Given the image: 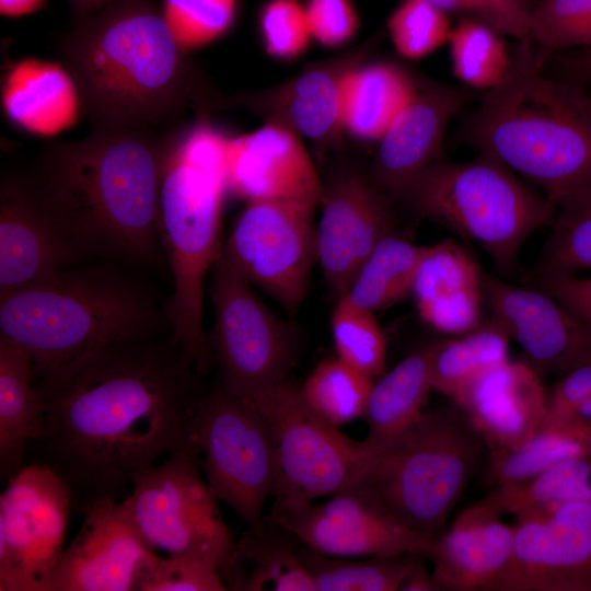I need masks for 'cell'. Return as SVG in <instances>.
<instances>
[{
  "label": "cell",
  "mask_w": 591,
  "mask_h": 591,
  "mask_svg": "<svg viewBox=\"0 0 591 591\" xmlns=\"http://www.w3.org/2000/svg\"><path fill=\"white\" fill-rule=\"evenodd\" d=\"M201 375L172 335H154L106 345L35 379L47 420L39 462L68 484L73 508L118 500L135 473L195 447Z\"/></svg>",
  "instance_id": "obj_1"
},
{
  "label": "cell",
  "mask_w": 591,
  "mask_h": 591,
  "mask_svg": "<svg viewBox=\"0 0 591 591\" xmlns=\"http://www.w3.org/2000/svg\"><path fill=\"white\" fill-rule=\"evenodd\" d=\"M183 131L92 128L81 140L50 146L28 178L31 188L81 257L155 263L163 252L161 183Z\"/></svg>",
  "instance_id": "obj_2"
},
{
  "label": "cell",
  "mask_w": 591,
  "mask_h": 591,
  "mask_svg": "<svg viewBox=\"0 0 591 591\" xmlns=\"http://www.w3.org/2000/svg\"><path fill=\"white\" fill-rule=\"evenodd\" d=\"M59 51L92 128H172L190 101L205 111L215 101L153 0L76 18Z\"/></svg>",
  "instance_id": "obj_3"
},
{
  "label": "cell",
  "mask_w": 591,
  "mask_h": 591,
  "mask_svg": "<svg viewBox=\"0 0 591 591\" xmlns=\"http://www.w3.org/2000/svg\"><path fill=\"white\" fill-rule=\"evenodd\" d=\"M461 136L556 207L591 185V91L551 77L530 37L511 51L506 79L480 93Z\"/></svg>",
  "instance_id": "obj_4"
},
{
  "label": "cell",
  "mask_w": 591,
  "mask_h": 591,
  "mask_svg": "<svg viewBox=\"0 0 591 591\" xmlns=\"http://www.w3.org/2000/svg\"><path fill=\"white\" fill-rule=\"evenodd\" d=\"M228 141L205 119L185 129L167 160L159 197V234L173 278L164 314L174 341L204 375L213 363L202 318L205 280L222 252Z\"/></svg>",
  "instance_id": "obj_5"
},
{
  "label": "cell",
  "mask_w": 591,
  "mask_h": 591,
  "mask_svg": "<svg viewBox=\"0 0 591 591\" xmlns=\"http://www.w3.org/2000/svg\"><path fill=\"white\" fill-rule=\"evenodd\" d=\"M153 299L104 268L69 267L0 296V336L32 357L35 379L114 343L155 335Z\"/></svg>",
  "instance_id": "obj_6"
},
{
  "label": "cell",
  "mask_w": 591,
  "mask_h": 591,
  "mask_svg": "<svg viewBox=\"0 0 591 591\" xmlns=\"http://www.w3.org/2000/svg\"><path fill=\"white\" fill-rule=\"evenodd\" d=\"M397 206L478 243L503 275L518 268L522 246L552 225L557 207L499 160H439L392 196Z\"/></svg>",
  "instance_id": "obj_7"
},
{
  "label": "cell",
  "mask_w": 591,
  "mask_h": 591,
  "mask_svg": "<svg viewBox=\"0 0 591 591\" xmlns=\"http://www.w3.org/2000/svg\"><path fill=\"white\" fill-rule=\"evenodd\" d=\"M484 445L455 404L436 407L380 451L352 486L410 530L438 536L464 493Z\"/></svg>",
  "instance_id": "obj_8"
},
{
  "label": "cell",
  "mask_w": 591,
  "mask_h": 591,
  "mask_svg": "<svg viewBox=\"0 0 591 591\" xmlns=\"http://www.w3.org/2000/svg\"><path fill=\"white\" fill-rule=\"evenodd\" d=\"M265 416L277 461L270 513L355 485L380 452L318 416L289 380L247 397Z\"/></svg>",
  "instance_id": "obj_9"
},
{
  "label": "cell",
  "mask_w": 591,
  "mask_h": 591,
  "mask_svg": "<svg viewBox=\"0 0 591 591\" xmlns=\"http://www.w3.org/2000/svg\"><path fill=\"white\" fill-rule=\"evenodd\" d=\"M199 462L196 447L175 452L135 473L125 499L137 530L154 553L197 557L223 576L235 542L219 499L198 471Z\"/></svg>",
  "instance_id": "obj_10"
},
{
  "label": "cell",
  "mask_w": 591,
  "mask_h": 591,
  "mask_svg": "<svg viewBox=\"0 0 591 591\" xmlns=\"http://www.w3.org/2000/svg\"><path fill=\"white\" fill-rule=\"evenodd\" d=\"M193 442L217 498L248 528L259 525L278 477L273 436L262 412L218 381L201 399Z\"/></svg>",
  "instance_id": "obj_11"
},
{
  "label": "cell",
  "mask_w": 591,
  "mask_h": 591,
  "mask_svg": "<svg viewBox=\"0 0 591 591\" xmlns=\"http://www.w3.org/2000/svg\"><path fill=\"white\" fill-rule=\"evenodd\" d=\"M252 286L221 252L211 273L215 322L208 344L219 382L245 398L286 380L296 357L292 328L268 310Z\"/></svg>",
  "instance_id": "obj_12"
},
{
  "label": "cell",
  "mask_w": 591,
  "mask_h": 591,
  "mask_svg": "<svg viewBox=\"0 0 591 591\" xmlns=\"http://www.w3.org/2000/svg\"><path fill=\"white\" fill-rule=\"evenodd\" d=\"M73 508L68 484L49 465H23L0 496V590L47 591L66 548Z\"/></svg>",
  "instance_id": "obj_13"
},
{
  "label": "cell",
  "mask_w": 591,
  "mask_h": 591,
  "mask_svg": "<svg viewBox=\"0 0 591 591\" xmlns=\"http://www.w3.org/2000/svg\"><path fill=\"white\" fill-rule=\"evenodd\" d=\"M316 207L298 200L247 202L222 246L225 259L245 279L291 314L303 303L317 262Z\"/></svg>",
  "instance_id": "obj_14"
},
{
  "label": "cell",
  "mask_w": 591,
  "mask_h": 591,
  "mask_svg": "<svg viewBox=\"0 0 591 591\" xmlns=\"http://www.w3.org/2000/svg\"><path fill=\"white\" fill-rule=\"evenodd\" d=\"M381 34L337 56L306 65L293 77L246 93L218 99L212 109L243 108L308 139L316 154L333 158L345 151L343 112L348 82L372 58Z\"/></svg>",
  "instance_id": "obj_15"
},
{
  "label": "cell",
  "mask_w": 591,
  "mask_h": 591,
  "mask_svg": "<svg viewBox=\"0 0 591 591\" xmlns=\"http://www.w3.org/2000/svg\"><path fill=\"white\" fill-rule=\"evenodd\" d=\"M323 179L316 257L329 289L341 298L376 244L393 234L397 205L370 167L334 155Z\"/></svg>",
  "instance_id": "obj_16"
},
{
  "label": "cell",
  "mask_w": 591,
  "mask_h": 591,
  "mask_svg": "<svg viewBox=\"0 0 591 591\" xmlns=\"http://www.w3.org/2000/svg\"><path fill=\"white\" fill-rule=\"evenodd\" d=\"M515 517L512 557L488 591H591V502Z\"/></svg>",
  "instance_id": "obj_17"
},
{
  "label": "cell",
  "mask_w": 591,
  "mask_h": 591,
  "mask_svg": "<svg viewBox=\"0 0 591 591\" xmlns=\"http://www.w3.org/2000/svg\"><path fill=\"white\" fill-rule=\"evenodd\" d=\"M268 517L301 543L335 557L416 554L431 558L437 540L405 526L356 486L322 503H299Z\"/></svg>",
  "instance_id": "obj_18"
},
{
  "label": "cell",
  "mask_w": 591,
  "mask_h": 591,
  "mask_svg": "<svg viewBox=\"0 0 591 591\" xmlns=\"http://www.w3.org/2000/svg\"><path fill=\"white\" fill-rule=\"evenodd\" d=\"M76 537L65 548L47 591H131L155 554L143 541L126 499L86 503Z\"/></svg>",
  "instance_id": "obj_19"
},
{
  "label": "cell",
  "mask_w": 591,
  "mask_h": 591,
  "mask_svg": "<svg viewBox=\"0 0 591 591\" xmlns=\"http://www.w3.org/2000/svg\"><path fill=\"white\" fill-rule=\"evenodd\" d=\"M480 93L414 71L406 103L378 142L370 166L376 184L392 196L415 175L441 160L448 126Z\"/></svg>",
  "instance_id": "obj_20"
},
{
  "label": "cell",
  "mask_w": 591,
  "mask_h": 591,
  "mask_svg": "<svg viewBox=\"0 0 591 591\" xmlns=\"http://www.w3.org/2000/svg\"><path fill=\"white\" fill-rule=\"evenodd\" d=\"M483 286L491 317L517 340L538 373L561 376L591 362V328L553 296L488 275Z\"/></svg>",
  "instance_id": "obj_21"
},
{
  "label": "cell",
  "mask_w": 591,
  "mask_h": 591,
  "mask_svg": "<svg viewBox=\"0 0 591 591\" xmlns=\"http://www.w3.org/2000/svg\"><path fill=\"white\" fill-rule=\"evenodd\" d=\"M227 189L247 202L298 200L318 206L323 179L300 136L265 123L229 139Z\"/></svg>",
  "instance_id": "obj_22"
},
{
  "label": "cell",
  "mask_w": 591,
  "mask_h": 591,
  "mask_svg": "<svg viewBox=\"0 0 591 591\" xmlns=\"http://www.w3.org/2000/svg\"><path fill=\"white\" fill-rule=\"evenodd\" d=\"M452 401L490 453L525 443L548 414V395L528 361L507 360L491 368Z\"/></svg>",
  "instance_id": "obj_23"
},
{
  "label": "cell",
  "mask_w": 591,
  "mask_h": 591,
  "mask_svg": "<svg viewBox=\"0 0 591 591\" xmlns=\"http://www.w3.org/2000/svg\"><path fill=\"white\" fill-rule=\"evenodd\" d=\"M81 256L37 201L28 179L0 187V296L71 267Z\"/></svg>",
  "instance_id": "obj_24"
},
{
  "label": "cell",
  "mask_w": 591,
  "mask_h": 591,
  "mask_svg": "<svg viewBox=\"0 0 591 591\" xmlns=\"http://www.w3.org/2000/svg\"><path fill=\"white\" fill-rule=\"evenodd\" d=\"M514 525L477 501L439 534L431 556L440 590H487L510 561Z\"/></svg>",
  "instance_id": "obj_25"
},
{
  "label": "cell",
  "mask_w": 591,
  "mask_h": 591,
  "mask_svg": "<svg viewBox=\"0 0 591 591\" xmlns=\"http://www.w3.org/2000/svg\"><path fill=\"white\" fill-rule=\"evenodd\" d=\"M480 281L475 260L445 240L430 246L410 294L430 326L445 334H465L480 325Z\"/></svg>",
  "instance_id": "obj_26"
},
{
  "label": "cell",
  "mask_w": 591,
  "mask_h": 591,
  "mask_svg": "<svg viewBox=\"0 0 591 591\" xmlns=\"http://www.w3.org/2000/svg\"><path fill=\"white\" fill-rule=\"evenodd\" d=\"M46 407L36 384L31 355L0 336V472L11 477L26 451L46 436Z\"/></svg>",
  "instance_id": "obj_27"
},
{
  "label": "cell",
  "mask_w": 591,
  "mask_h": 591,
  "mask_svg": "<svg viewBox=\"0 0 591 591\" xmlns=\"http://www.w3.org/2000/svg\"><path fill=\"white\" fill-rule=\"evenodd\" d=\"M299 544L276 520L264 517L234 544L222 576L228 590L316 591L298 556Z\"/></svg>",
  "instance_id": "obj_28"
},
{
  "label": "cell",
  "mask_w": 591,
  "mask_h": 591,
  "mask_svg": "<svg viewBox=\"0 0 591 591\" xmlns=\"http://www.w3.org/2000/svg\"><path fill=\"white\" fill-rule=\"evenodd\" d=\"M431 390L429 345L408 355L373 383L363 416L368 425L366 442L381 451L401 439L426 413Z\"/></svg>",
  "instance_id": "obj_29"
},
{
  "label": "cell",
  "mask_w": 591,
  "mask_h": 591,
  "mask_svg": "<svg viewBox=\"0 0 591 591\" xmlns=\"http://www.w3.org/2000/svg\"><path fill=\"white\" fill-rule=\"evenodd\" d=\"M414 71L391 59L363 62L351 76L344 101L346 137L363 143L379 142L406 103Z\"/></svg>",
  "instance_id": "obj_30"
},
{
  "label": "cell",
  "mask_w": 591,
  "mask_h": 591,
  "mask_svg": "<svg viewBox=\"0 0 591 591\" xmlns=\"http://www.w3.org/2000/svg\"><path fill=\"white\" fill-rule=\"evenodd\" d=\"M591 456V420L576 414L549 415L535 433L517 449L490 453L496 484L524 482L559 463Z\"/></svg>",
  "instance_id": "obj_31"
},
{
  "label": "cell",
  "mask_w": 591,
  "mask_h": 591,
  "mask_svg": "<svg viewBox=\"0 0 591 591\" xmlns=\"http://www.w3.org/2000/svg\"><path fill=\"white\" fill-rule=\"evenodd\" d=\"M430 246L416 245L395 234L383 237L362 263L343 297L373 312L394 305L412 293Z\"/></svg>",
  "instance_id": "obj_32"
},
{
  "label": "cell",
  "mask_w": 591,
  "mask_h": 591,
  "mask_svg": "<svg viewBox=\"0 0 591 591\" xmlns=\"http://www.w3.org/2000/svg\"><path fill=\"white\" fill-rule=\"evenodd\" d=\"M509 339L491 317L460 338L430 345L432 389L454 399L480 374L509 360Z\"/></svg>",
  "instance_id": "obj_33"
},
{
  "label": "cell",
  "mask_w": 591,
  "mask_h": 591,
  "mask_svg": "<svg viewBox=\"0 0 591 591\" xmlns=\"http://www.w3.org/2000/svg\"><path fill=\"white\" fill-rule=\"evenodd\" d=\"M298 556L316 591H397L422 558L398 554L351 560L322 554L301 542Z\"/></svg>",
  "instance_id": "obj_34"
},
{
  "label": "cell",
  "mask_w": 591,
  "mask_h": 591,
  "mask_svg": "<svg viewBox=\"0 0 591 591\" xmlns=\"http://www.w3.org/2000/svg\"><path fill=\"white\" fill-rule=\"evenodd\" d=\"M479 502L499 517L567 502H591V456L559 463L524 482L498 485Z\"/></svg>",
  "instance_id": "obj_35"
},
{
  "label": "cell",
  "mask_w": 591,
  "mask_h": 591,
  "mask_svg": "<svg viewBox=\"0 0 591 591\" xmlns=\"http://www.w3.org/2000/svg\"><path fill=\"white\" fill-rule=\"evenodd\" d=\"M450 58L461 84L485 92L500 84L511 66L501 35L486 23L463 18L449 35Z\"/></svg>",
  "instance_id": "obj_36"
},
{
  "label": "cell",
  "mask_w": 591,
  "mask_h": 591,
  "mask_svg": "<svg viewBox=\"0 0 591 591\" xmlns=\"http://www.w3.org/2000/svg\"><path fill=\"white\" fill-rule=\"evenodd\" d=\"M374 381L337 356L316 366L300 386L306 404L339 427L363 418Z\"/></svg>",
  "instance_id": "obj_37"
},
{
  "label": "cell",
  "mask_w": 591,
  "mask_h": 591,
  "mask_svg": "<svg viewBox=\"0 0 591 591\" xmlns=\"http://www.w3.org/2000/svg\"><path fill=\"white\" fill-rule=\"evenodd\" d=\"M591 270V185L559 206L536 265L538 277Z\"/></svg>",
  "instance_id": "obj_38"
},
{
  "label": "cell",
  "mask_w": 591,
  "mask_h": 591,
  "mask_svg": "<svg viewBox=\"0 0 591 591\" xmlns=\"http://www.w3.org/2000/svg\"><path fill=\"white\" fill-rule=\"evenodd\" d=\"M69 76L49 65L32 63L12 73L7 86L5 105L11 117L32 129L49 125L46 117L65 112L69 95ZM56 123V119L53 118Z\"/></svg>",
  "instance_id": "obj_39"
},
{
  "label": "cell",
  "mask_w": 591,
  "mask_h": 591,
  "mask_svg": "<svg viewBox=\"0 0 591 591\" xmlns=\"http://www.w3.org/2000/svg\"><path fill=\"white\" fill-rule=\"evenodd\" d=\"M529 37L544 65L555 55L591 48V0H541Z\"/></svg>",
  "instance_id": "obj_40"
},
{
  "label": "cell",
  "mask_w": 591,
  "mask_h": 591,
  "mask_svg": "<svg viewBox=\"0 0 591 591\" xmlns=\"http://www.w3.org/2000/svg\"><path fill=\"white\" fill-rule=\"evenodd\" d=\"M337 357L372 378L385 371L386 345L374 312L338 299L331 317Z\"/></svg>",
  "instance_id": "obj_41"
},
{
  "label": "cell",
  "mask_w": 591,
  "mask_h": 591,
  "mask_svg": "<svg viewBox=\"0 0 591 591\" xmlns=\"http://www.w3.org/2000/svg\"><path fill=\"white\" fill-rule=\"evenodd\" d=\"M449 14L428 0H403L386 24L396 53L419 60L440 48L451 32Z\"/></svg>",
  "instance_id": "obj_42"
},
{
  "label": "cell",
  "mask_w": 591,
  "mask_h": 591,
  "mask_svg": "<svg viewBox=\"0 0 591 591\" xmlns=\"http://www.w3.org/2000/svg\"><path fill=\"white\" fill-rule=\"evenodd\" d=\"M257 24L265 53L279 61L298 59L312 40L303 3L299 0H268L260 8Z\"/></svg>",
  "instance_id": "obj_43"
},
{
  "label": "cell",
  "mask_w": 591,
  "mask_h": 591,
  "mask_svg": "<svg viewBox=\"0 0 591 591\" xmlns=\"http://www.w3.org/2000/svg\"><path fill=\"white\" fill-rule=\"evenodd\" d=\"M219 569L192 556H159L143 568L136 591H225Z\"/></svg>",
  "instance_id": "obj_44"
},
{
  "label": "cell",
  "mask_w": 591,
  "mask_h": 591,
  "mask_svg": "<svg viewBox=\"0 0 591 591\" xmlns=\"http://www.w3.org/2000/svg\"><path fill=\"white\" fill-rule=\"evenodd\" d=\"M165 18L181 45H205L224 34L235 15L236 0H169Z\"/></svg>",
  "instance_id": "obj_45"
},
{
  "label": "cell",
  "mask_w": 591,
  "mask_h": 591,
  "mask_svg": "<svg viewBox=\"0 0 591 591\" xmlns=\"http://www.w3.org/2000/svg\"><path fill=\"white\" fill-rule=\"evenodd\" d=\"M303 8L312 39L327 48L343 47L359 30V16L351 0H304Z\"/></svg>",
  "instance_id": "obj_46"
},
{
  "label": "cell",
  "mask_w": 591,
  "mask_h": 591,
  "mask_svg": "<svg viewBox=\"0 0 591 591\" xmlns=\"http://www.w3.org/2000/svg\"><path fill=\"white\" fill-rule=\"evenodd\" d=\"M464 15L482 21L518 40L529 37L532 0H459Z\"/></svg>",
  "instance_id": "obj_47"
},
{
  "label": "cell",
  "mask_w": 591,
  "mask_h": 591,
  "mask_svg": "<svg viewBox=\"0 0 591 591\" xmlns=\"http://www.w3.org/2000/svg\"><path fill=\"white\" fill-rule=\"evenodd\" d=\"M540 289L553 296L591 328V276L537 277Z\"/></svg>",
  "instance_id": "obj_48"
},
{
  "label": "cell",
  "mask_w": 591,
  "mask_h": 591,
  "mask_svg": "<svg viewBox=\"0 0 591 591\" xmlns=\"http://www.w3.org/2000/svg\"><path fill=\"white\" fill-rule=\"evenodd\" d=\"M589 399H591V362L559 376L548 395V414L555 416L575 414Z\"/></svg>",
  "instance_id": "obj_49"
},
{
  "label": "cell",
  "mask_w": 591,
  "mask_h": 591,
  "mask_svg": "<svg viewBox=\"0 0 591 591\" xmlns=\"http://www.w3.org/2000/svg\"><path fill=\"white\" fill-rule=\"evenodd\" d=\"M549 60H554L555 69L560 74L557 78L591 88V48L561 53Z\"/></svg>",
  "instance_id": "obj_50"
},
{
  "label": "cell",
  "mask_w": 591,
  "mask_h": 591,
  "mask_svg": "<svg viewBox=\"0 0 591 591\" xmlns=\"http://www.w3.org/2000/svg\"><path fill=\"white\" fill-rule=\"evenodd\" d=\"M399 591H440L432 572L424 565L422 558L418 560Z\"/></svg>",
  "instance_id": "obj_51"
},
{
  "label": "cell",
  "mask_w": 591,
  "mask_h": 591,
  "mask_svg": "<svg viewBox=\"0 0 591 591\" xmlns=\"http://www.w3.org/2000/svg\"><path fill=\"white\" fill-rule=\"evenodd\" d=\"M45 2L46 0H0V5L2 14L19 15L39 9Z\"/></svg>",
  "instance_id": "obj_52"
},
{
  "label": "cell",
  "mask_w": 591,
  "mask_h": 591,
  "mask_svg": "<svg viewBox=\"0 0 591 591\" xmlns=\"http://www.w3.org/2000/svg\"><path fill=\"white\" fill-rule=\"evenodd\" d=\"M114 0H69L76 18L92 14Z\"/></svg>",
  "instance_id": "obj_53"
},
{
  "label": "cell",
  "mask_w": 591,
  "mask_h": 591,
  "mask_svg": "<svg viewBox=\"0 0 591 591\" xmlns=\"http://www.w3.org/2000/svg\"><path fill=\"white\" fill-rule=\"evenodd\" d=\"M436 5L442 8L449 13H461L464 14L463 9L459 2V0H428Z\"/></svg>",
  "instance_id": "obj_54"
},
{
  "label": "cell",
  "mask_w": 591,
  "mask_h": 591,
  "mask_svg": "<svg viewBox=\"0 0 591 591\" xmlns=\"http://www.w3.org/2000/svg\"><path fill=\"white\" fill-rule=\"evenodd\" d=\"M575 414L584 419L591 420V399L582 404Z\"/></svg>",
  "instance_id": "obj_55"
}]
</instances>
